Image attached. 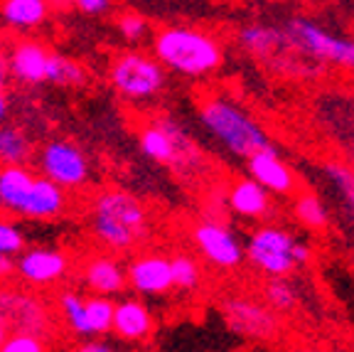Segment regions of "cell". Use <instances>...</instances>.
Wrapping results in <instances>:
<instances>
[{
	"instance_id": "74e56055",
	"label": "cell",
	"mask_w": 354,
	"mask_h": 352,
	"mask_svg": "<svg viewBox=\"0 0 354 352\" xmlns=\"http://www.w3.org/2000/svg\"><path fill=\"white\" fill-rule=\"evenodd\" d=\"M8 335H10V328H8V325L0 320V347H3V342H6Z\"/></svg>"
},
{
	"instance_id": "d6986e66",
	"label": "cell",
	"mask_w": 354,
	"mask_h": 352,
	"mask_svg": "<svg viewBox=\"0 0 354 352\" xmlns=\"http://www.w3.org/2000/svg\"><path fill=\"white\" fill-rule=\"evenodd\" d=\"M35 182L28 166H0V209L20 215V207Z\"/></svg>"
},
{
	"instance_id": "f546056e",
	"label": "cell",
	"mask_w": 354,
	"mask_h": 352,
	"mask_svg": "<svg viewBox=\"0 0 354 352\" xmlns=\"http://www.w3.org/2000/svg\"><path fill=\"white\" fill-rule=\"evenodd\" d=\"M325 173H327V177L335 182V187L339 190L344 207L349 209V215L354 217V170H349L342 163H327Z\"/></svg>"
},
{
	"instance_id": "f35d334b",
	"label": "cell",
	"mask_w": 354,
	"mask_h": 352,
	"mask_svg": "<svg viewBox=\"0 0 354 352\" xmlns=\"http://www.w3.org/2000/svg\"><path fill=\"white\" fill-rule=\"evenodd\" d=\"M47 3H52V6H74V0H47Z\"/></svg>"
},
{
	"instance_id": "8d00e7d4",
	"label": "cell",
	"mask_w": 354,
	"mask_h": 352,
	"mask_svg": "<svg viewBox=\"0 0 354 352\" xmlns=\"http://www.w3.org/2000/svg\"><path fill=\"white\" fill-rule=\"evenodd\" d=\"M15 274V259L12 256H0V281L10 279Z\"/></svg>"
},
{
	"instance_id": "277c9868",
	"label": "cell",
	"mask_w": 354,
	"mask_h": 352,
	"mask_svg": "<svg viewBox=\"0 0 354 352\" xmlns=\"http://www.w3.org/2000/svg\"><path fill=\"white\" fill-rule=\"evenodd\" d=\"M165 69L155 57L145 52L128 50L121 52L109 67V82L116 89L121 99L128 101H145L153 99L165 87Z\"/></svg>"
},
{
	"instance_id": "836d02e7",
	"label": "cell",
	"mask_w": 354,
	"mask_h": 352,
	"mask_svg": "<svg viewBox=\"0 0 354 352\" xmlns=\"http://www.w3.org/2000/svg\"><path fill=\"white\" fill-rule=\"evenodd\" d=\"M74 6L84 15H104L111 10V0H74Z\"/></svg>"
},
{
	"instance_id": "ffe728a7",
	"label": "cell",
	"mask_w": 354,
	"mask_h": 352,
	"mask_svg": "<svg viewBox=\"0 0 354 352\" xmlns=\"http://www.w3.org/2000/svg\"><path fill=\"white\" fill-rule=\"evenodd\" d=\"M229 207L239 217L259 220V217H263L268 212L271 200H268V193H266L259 182L246 177V180H239L232 185V190H229Z\"/></svg>"
},
{
	"instance_id": "7402d4cb",
	"label": "cell",
	"mask_w": 354,
	"mask_h": 352,
	"mask_svg": "<svg viewBox=\"0 0 354 352\" xmlns=\"http://www.w3.org/2000/svg\"><path fill=\"white\" fill-rule=\"evenodd\" d=\"M0 15L6 25L15 30H32L39 28L47 15H50V3L47 0H3L0 3Z\"/></svg>"
},
{
	"instance_id": "9c48e42d",
	"label": "cell",
	"mask_w": 354,
	"mask_h": 352,
	"mask_svg": "<svg viewBox=\"0 0 354 352\" xmlns=\"http://www.w3.org/2000/svg\"><path fill=\"white\" fill-rule=\"evenodd\" d=\"M221 318L227 328L246 340H273L281 333V320L266 303L234 296L221 303Z\"/></svg>"
},
{
	"instance_id": "ba28073f",
	"label": "cell",
	"mask_w": 354,
	"mask_h": 352,
	"mask_svg": "<svg viewBox=\"0 0 354 352\" xmlns=\"http://www.w3.org/2000/svg\"><path fill=\"white\" fill-rule=\"evenodd\" d=\"M0 320L10 328V333L47 337L52 333L50 306L32 293H22L17 288L0 286Z\"/></svg>"
},
{
	"instance_id": "6da1fadb",
	"label": "cell",
	"mask_w": 354,
	"mask_h": 352,
	"mask_svg": "<svg viewBox=\"0 0 354 352\" xmlns=\"http://www.w3.org/2000/svg\"><path fill=\"white\" fill-rule=\"evenodd\" d=\"M155 60L162 69L183 77H207L224 62L221 44L209 33L197 28H165L153 37Z\"/></svg>"
},
{
	"instance_id": "e0dca14e",
	"label": "cell",
	"mask_w": 354,
	"mask_h": 352,
	"mask_svg": "<svg viewBox=\"0 0 354 352\" xmlns=\"http://www.w3.org/2000/svg\"><path fill=\"white\" fill-rule=\"evenodd\" d=\"M64 207H66L64 190L59 185H55V182L44 180V177H35L28 197H25V202L20 207V217L32 222L57 220L64 212Z\"/></svg>"
},
{
	"instance_id": "5b68a950",
	"label": "cell",
	"mask_w": 354,
	"mask_h": 352,
	"mask_svg": "<svg viewBox=\"0 0 354 352\" xmlns=\"http://www.w3.org/2000/svg\"><path fill=\"white\" fill-rule=\"evenodd\" d=\"M138 146L148 160L170 166L175 170H189L192 166H199V153L194 143L170 118H160L140 128Z\"/></svg>"
},
{
	"instance_id": "5bb4252c",
	"label": "cell",
	"mask_w": 354,
	"mask_h": 352,
	"mask_svg": "<svg viewBox=\"0 0 354 352\" xmlns=\"http://www.w3.org/2000/svg\"><path fill=\"white\" fill-rule=\"evenodd\" d=\"M47 60H50L47 47H42L39 42H32V39H20L8 55L6 69L15 82L37 87V84H44V79H47Z\"/></svg>"
},
{
	"instance_id": "7c38bea8",
	"label": "cell",
	"mask_w": 354,
	"mask_h": 352,
	"mask_svg": "<svg viewBox=\"0 0 354 352\" xmlns=\"http://www.w3.org/2000/svg\"><path fill=\"white\" fill-rule=\"evenodd\" d=\"M15 274L32 286H50L69 274V256L52 247L22 249L15 259Z\"/></svg>"
},
{
	"instance_id": "9a60e30c",
	"label": "cell",
	"mask_w": 354,
	"mask_h": 352,
	"mask_svg": "<svg viewBox=\"0 0 354 352\" xmlns=\"http://www.w3.org/2000/svg\"><path fill=\"white\" fill-rule=\"evenodd\" d=\"M249 175L251 180H256L266 193H276V195H290L295 190V175L293 170L278 158L276 148L268 146V148L259 150V153L249 155Z\"/></svg>"
},
{
	"instance_id": "83f0119b",
	"label": "cell",
	"mask_w": 354,
	"mask_h": 352,
	"mask_svg": "<svg viewBox=\"0 0 354 352\" xmlns=\"http://www.w3.org/2000/svg\"><path fill=\"white\" fill-rule=\"evenodd\" d=\"M59 313L64 323L69 325V331L74 335L88 337V325H86V310H84V298L77 291H62L59 293Z\"/></svg>"
},
{
	"instance_id": "44dd1931",
	"label": "cell",
	"mask_w": 354,
	"mask_h": 352,
	"mask_svg": "<svg viewBox=\"0 0 354 352\" xmlns=\"http://www.w3.org/2000/svg\"><path fill=\"white\" fill-rule=\"evenodd\" d=\"M239 42L256 57H263V60H273L283 50H290L288 47L286 33L278 28H268V25H249L239 33Z\"/></svg>"
},
{
	"instance_id": "603a6c76",
	"label": "cell",
	"mask_w": 354,
	"mask_h": 352,
	"mask_svg": "<svg viewBox=\"0 0 354 352\" xmlns=\"http://www.w3.org/2000/svg\"><path fill=\"white\" fill-rule=\"evenodd\" d=\"M35 155L30 136L20 126L0 123V166H28Z\"/></svg>"
},
{
	"instance_id": "8fae6325",
	"label": "cell",
	"mask_w": 354,
	"mask_h": 352,
	"mask_svg": "<svg viewBox=\"0 0 354 352\" xmlns=\"http://www.w3.org/2000/svg\"><path fill=\"white\" fill-rule=\"evenodd\" d=\"M192 239L197 244L199 254L219 269H236L243 261L241 242L221 222H199L192 229Z\"/></svg>"
},
{
	"instance_id": "ac0fdd59",
	"label": "cell",
	"mask_w": 354,
	"mask_h": 352,
	"mask_svg": "<svg viewBox=\"0 0 354 352\" xmlns=\"http://www.w3.org/2000/svg\"><path fill=\"white\" fill-rule=\"evenodd\" d=\"M82 281L96 296H106V298L113 296V293H121L128 286L126 269L116 259H111V256H94V259H88L82 271Z\"/></svg>"
},
{
	"instance_id": "3957f363",
	"label": "cell",
	"mask_w": 354,
	"mask_h": 352,
	"mask_svg": "<svg viewBox=\"0 0 354 352\" xmlns=\"http://www.w3.org/2000/svg\"><path fill=\"white\" fill-rule=\"evenodd\" d=\"M199 121L216 143H221L229 153L239 155V158H249L271 146L263 128L241 106L221 99V96H212L199 106Z\"/></svg>"
},
{
	"instance_id": "52a82bcc",
	"label": "cell",
	"mask_w": 354,
	"mask_h": 352,
	"mask_svg": "<svg viewBox=\"0 0 354 352\" xmlns=\"http://www.w3.org/2000/svg\"><path fill=\"white\" fill-rule=\"evenodd\" d=\"M295 247H298V239L288 229L259 227L243 249V256L268 279H286L298 266Z\"/></svg>"
},
{
	"instance_id": "f1b7e54d",
	"label": "cell",
	"mask_w": 354,
	"mask_h": 352,
	"mask_svg": "<svg viewBox=\"0 0 354 352\" xmlns=\"http://www.w3.org/2000/svg\"><path fill=\"white\" fill-rule=\"evenodd\" d=\"M170 271H172V286H175V288L192 291V288L199 286V279H202V274H199V266H197V261H194L192 256H185V254H180V256L170 259Z\"/></svg>"
},
{
	"instance_id": "4dcf8cb0",
	"label": "cell",
	"mask_w": 354,
	"mask_h": 352,
	"mask_svg": "<svg viewBox=\"0 0 354 352\" xmlns=\"http://www.w3.org/2000/svg\"><path fill=\"white\" fill-rule=\"evenodd\" d=\"M25 249V234L10 220H0V256H15Z\"/></svg>"
},
{
	"instance_id": "4316f807",
	"label": "cell",
	"mask_w": 354,
	"mask_h": 352,
	"mask_svg": "<svg viewBox=\"0 0 354 352\" xmlns=\"http://www.w3.org/2000/svg\"><path fill=\"white\" fill-rule=\"evenodd\" d=\"M293 215H295V220L303 222L310 229H322V227H327V222H330V212H327L325 202H322L315 193L300 195L293 204Z\"/></svg>"
},
{
	"instance_id": "d590c367",
	"label": "cell",
	"mask_w": 354,
	"mask_h": 352,
	"mask_svg": "<svg viewBox=\"0 0 354 352\" xmlns=\"http://www.w3.org/2000/svg\"><path fill=\"white\" fill-rule=\"evenodd\" d=\"M74 352H116V350L101 340H88V342H82Z\"/></svg>"
},
{
	"instance_id": "d4e9b609",
	"label": "cell",
	"mask_w": 354,
	"mask_h": 352,
	"mask_svg": "<svg viewBox=\"0 0 354 352\" xmlns=\"http://www.w3.org/2000/svg\"><path fill=\"white\" fill-rule=\"evenodd\" d=\"M113 308H116V303L111 301V298H106V296L84 298L88 337L106 335V333H111V325H113Z\"/></svg>"
},
{
	"instance_id": "30bf717a",
	"label": "cell",
	"mask_w": 354,
	"mask_h": 352,
	"mask_svg": "<svg viewBox=\"0 0 354 352\" xmlns=\"http://www.w3.org/2000/svg\"><path fill=\"white\" fill-rule=\"evenodd\" d=\"M37 168L44 180L64 187H82L91 175L88 158L79 146L69 141H50L37 153Z\"/></svg>"
},
{
	"instance_id": "4fadbf2b",
	"label": "cell",
	"mask_w": 354,
	"mask_h": 352,
	"mask_svg": "<svg viewBox=\"0 0 354 352\" xmlns=\"http://www.w3.org/2000/svg\"><path fill=\"white\" fill-rule=\"evenodd\" d=\"M126 283L140 296H165L172 288L170 259L162 254H143L126 269Z\"/></svg>"
},
{
	"instance_id": "d6a6232c",
	"label": "cell",
	"mask_w": 354,
	"mask_h": 352,
	"mask_svg": "<svg viewBox=\"0 0 354 352\" xmlns=\"http://www.w3.org/2000/svg\"><path fill=\"white\" fill-rule=\"evenodd\" d=\"M0 352H50L47 342L37 335H25V333H10L0 347Z\"/></svg>"
},
{
	"instance_id": "484cf974",
	"label": "cell",
	"mask_w": 354,
	"mask_h": 352,
	"mask_svg": "<svg viewBox=\"0 0 354 352\" xmlns=\"http://www.w3.org/2000/svg\"><path fill=\"white\" fill-rule=\"evenodd\" d=\"M263 298L273 313H290L298 308L300 293L288 279H268L263 286Z\"/></svg>"
},
{
	"instance_id": "2e32d148",
	"label": "cell",
	"mask_w": 354,
	"mask_h": 352,
	"mask_svg": "<svg viewBox=\"0 0 354 352\" xmlns=\"http://www.w3.org/2000/svg\"><path fill=\"white\" fill-rule=\"evenodd\" d=\"M155 320L150 308L143 301H136V298H126V301L116 303L113 308V325H111V333L126 342H140L148 340L153 335Z\"/></svg>"
},
{
	"instance_id": "cb8c5ba5",
	"label": "cell",
	"mask_w": 354,
	"mask_h": 352,
	"mask_svg": "<svg viewBox=\"0 0 354 352\" xmlns=\"http://www.w3.org/2000/svg\"><path fill=\"white\" fill-rule=\"evenodd\" d=\"M44 82L55 84V87L74 89L84 87L86 84V69L79 64L77 60L59 52H50V60H47V79Z\"/></svg>"
},
{
	"instance_id": "8992f818",
	"label": "cell",
	"mask_w": 354,
	"mask_h": 352,
	"mask_svg": "<svg viewBox=\"0 0 354 352\" xmlns=\"http://www.w3.org/2000/svg\"><path fill=\"white\" fill-rule=\"evenodd\" d=\"M283 33H286L288 47L293 52H303V55L317 62H327V64L354 69V39L337 37L303 17H293Z\"/></svg>"
},
{
	"instance_id": "7a4b0ae2",
	"label": "cell",
	"mask_w": 354,
	"mask_h": 352,
	"mask_svg": "<svg viewBox=\"0 0 354 352\" xmlns=\"http://www.w3.org/2000/svg\"><path fill=\"white\" fill-rule=\"evenodd\" d=\"M94 237L113 252L136 247L148 231V209L126 190H104L91 209Z\"/></svg>"
},
{
	"instance_id": "e575fe53",
	"label": "cell",
	"mask_w": 354,
	"mask_h": 352,
	"mask_svg": "<svg viewBox=\"0 0 354 352\" xmlns=\"http://www.w3.org/2000/svg\"><path fill=\"white\" fill-rule=\"evenodd\" d=\"M6 62L0 60V123H6L8 114H10V101H8L6 94Z\"/></svg>"
},
{
	"instance_id": "1f68e13d",
	"label": "cell",
	"mask_w": 354,
	"mask_h": 352,
	"mask_svg": "<svg viewBox=\"0 0 354 352\" xmlns=\"http://www.w3.org/2000/svg\"><path fill=\"white\" fill-rule=\"evenodd\" d=\"M148 20L138 12H123L118 17V33L126 42H140L148 37Z\"/></svg>"
}]
</instances>
